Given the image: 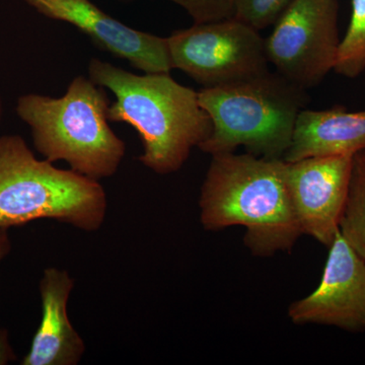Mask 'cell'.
Instances as JSON below:
<instances>
[{"mask_svg": "<svg viewBox=\"0 0 365 365\" xmlns=\"http://www.w3.org/2000/svg\"><path fill=\"white\" fill-rule=\"evenodd\" d=\"M88 76L114 93L116 101L110 105L108 119L131 125L138 132L143 146L138 160L158 175L181 169L191 150L212 131L198 91L180 85L170 73L137 76L93 58Z\"/></svg>", "mask_w": 365, "mask_h": 365, "instance_id": "cell-1", "label": "cell"}, {"mask_svg": "<svg viewBox=\"0 0 365 365\" xmlns=\"http://www.w3.org/2000/svg\"><path fill=\"white\" fill-rule=\"evenodd\" d=\"M199 207L201 225L208 232L232 225L246 227L244 242L254 256L292 251L302 235L283 160L249 153L212 155Z\"/></svg>", "mask_w": 365, "mask_h": 365, "instance_id": "cell-2", "label": "cell"}, {"mask_svg": "<svg viewBox=\"0 0 365 365\" xmlns=\"http://www.w3.org/2000/svg\"><path fill=\"white\" fill-rule=\"evenodd\" d=\"M109 107L104 88L79 76L63 97L28 93L19 98L16 110L45 160H63L74 172L100 181L116 174L126 151L108 123Z\"/></svg>", "mask_w": 365, "mask_h": 365, "instance_id": "cell-3", "label": "cell"}, {"mask_svg": "<svg viewBox=\"0 0 365 365\" xmlns=\"http://www.w3.org/2000/svg\"><path fill=\"white\" fill-rule=\"evenodd\" d=\"M212 131L198 148L212 155L244 146L251 155L283 160L295 123L309 104L307 90L270 71L254 78L198 91Z\"/></svg>", "mask_w": 365, "mask_h": 365, "instance_id": "cell-4", "label": "cell"}, {"mask_svg": "<svg viewBox=\"0 0 365 365\" xmlns=\"http://www.w3.org/2000/svg\"><path fill=\"white\" fill-rule=\"evenodd\" d=\"M107 212L100 182L38 160L21 136H0V230L51 220L93 232Z\"/></svg>", "mask_w": 365, "mask_h": 365, "instance_id": "cell-5", "label": "cell"}, {"mask_svg": "<svg viewBox=\"0 0 365 365\" xmlns=\"http://www.w3.org/2000/svg\"><path fill=\"white\" fill-rule=\"evenodd\" d=\"M174 68L203 88L237 83L269 71L265 40L235 18L194 24L168 38Z\"/></svg>", "mask_w": 365, "mask_h": 365, "instance_id": "cell-6", "label": "cell"}, {"mask_svg": "<svg viewBox=\"0 0 365 365\" xmlns=\"http://www.w3.org/2000/svg\"><path fill=\"white\" fill-rule=\"evenodd\" d=\"M338 9V0H294L265 40L269 63L306 90L319 85L337 60Z\"/></svg>", "mask_w": 365, "mask_h": 365, "instance_id": "cell-7", "label": "cell"}, {"mask_svg": "<svg viewBox=\"0 0 365 365\" xmlns=\"http://www.w3.org/2000/svg\"><path fill=\"white\" fill-rule=\"evenodd\" d=\"M353 155L285 162V179L302 235L330 247L339 232Z\"/></svg>", "mask_w": 365, "mask_h": 365, "instance_id": "cell-8", "label": "cell"}, {"mask_svg": "<svg viewBox=\"0 0 365 365\" xmlns=\"http://www.w3.org/2000/svg\"><path fill=\"white\" fill-rule=\"evenodd\" d=\"M288 317L297 325L319 324L365 332V261L339 232L329 247L319 287L290 304Z\"/></svg>", "mask_w": 365, "mask_h": 365, "instance_id": "cell-9", "label": "cell"}, {"mask_svg": "<svg viewBox=\"0 0 365 365\" xmlns=\"http://www.w3.org/2000/svg\"><path fill=\"white\" fill-rule=\"evenodd\" d=\"M51 20L78 28L105 51L127 60L145 73H170L174 69L168 38L140 32L112 18L91 0H24Z\"/></svg>", "mask_w": 365, "mask_h": 365, "instance_id": "cell-10", "label": "cell"}, {"mask_svg": "<svg viewBox=\"0 0 365 365\" xmlns=\"http://www.w3.org/2000/svg\"><path fill=\"white\" fill-rule=\"evenodd\" d=\"M74 279L68 271L46 269L40 281L42 319L23 365H76L86 344L68 317V300Z\"/></svg>", "mask_w": 365, "mask_h": 365, "instance_id": "cell-11", "label": "cell"}, {"mask_svg": "<svg viewBox=\"0 0 365 365\" xmlns=\"http://www.w3.org/2000/svg\"><path fill=\"white\" fill-rule=\"evenodd\" d=\"M361 150H365V111L348 112L343 106L322 111L304 109L283 160L354 155Z\"/></svg>", "mask_w": 365, "mask_h": 365, "instance_id": "cell-12", "label": "cell"}, {"mask_svg": "<svg viewBox=\"0 0 365 365\" xmlns=\"http://www.w3.org/2000/svg\"><path fill=\"white\" fill-rule=\"evenodd\" d=\"M339 232L365 261V150L353 155L347 198L341 215Z\"/></svg>", "mask_w": 365, "mask_h": 365, "instance_id": "cell-13", "label": "cell"}, {"mask_svg": "<svg viewBox=\"0 0 365 365\" xmlns=\"http://www.w3.org/2000/svg\"><path fill=\"white\" fill-rule=\"evenodd\" d=\"M352 13L344 38L340 42L334 71L355 78L365 71V0H352Z\"/></svg>", "mask_w": 365, "mask_h": 365, "instance_id": "cell-14", "label": "cell"}, {"mask_svg": "<svg viewBox=\"0 0 365 365\" xmlns=\"http://www.w3.org/2000/svg\"><path fill=\"white\" fill-rule=\"evenodd\" d=\"M294 0H232L234 18L260 31L275 25Z\"/></svg>", "mask_w": 365, "mask_h": 365, "instance_id": "cell-15", "label": "cell"}, {"mask_svg": "<svg viewBox=\"0 0 365 365\" xmlns=\"http://www.w3.org/2000/svg\"><path fill=\"white\" fill-rule=\"evenodd\" d=\"M182 6L195 24L211 23L234 18L232 0H168Z\"/></svg>", "mask_w": 365, "mask_h": 365, "instance_id": "cell-16", "label": "cell"}, {"mask_svg": "<svg viewBox=\"0 0 365 365\" xmlns=\"http://www.w3.org/2000/svg\"><path fill=\"white\" fill-rule=\"evenodd\" d=\"M14 359L13 350L7 341L6 335L0 337V365L9 364Z\"/></svg>", "mask_w": 365, "mask_h": 365, "instance_id": "cell-17", "label": "cell"}, {"mask_svg": "<svg viewBox=\"0 0 365 365\" xmlns=\"http://www.w3.org/2000/svg\"><path fill=\"white\" fill-rule=\"evenodd\" d=\"M11 251V242H9L7 230H0V262L6 258Z\"/></svg>", "mask_w": 365, "mask_h": 365, "instance_id": "cell-18", "label": "cell"}, {"mask_svg": "<svg viewBox=\"0 0 365 365\" xmlns=\"http://www.w3.org/2000/svg\"><path fill=\"white\" fill-rule=\"evenodd\" d=\"M1 117H2V104H1V100H0V122H1Z\"/></svg>", "mask_w": 365, "mask_h": 365, "instance_id": "cell-19", "label": "cell"}]
</instances>
